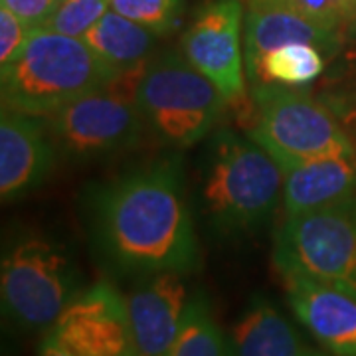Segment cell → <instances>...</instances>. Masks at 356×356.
<instances>
[{
  "label": "cell",
  "mask_w": 356,
  "mask_h": 356,
  "mask_svg": "<svg viewBox=\"0 0 356 356\" xmlns=\"http://www.w3.org/2000/svg\"><path fill=\"white\" fill-rule=\"evenodd\" d=\"M248 8L285 10L315 24L344 32L356 22V0H245Z\"/></svg>",
  "instance_id": "ffe728a7"
},
{
  "label": "cell",
  "mask_w": 356,
  "mask_h": 356,
  "mask_svg": "<svg viewBox=\"0 0 356 356\" xmlns=\"http://www.w3.org/2000/svg\"><path fill=\"white\" fill-rule=\"evenodd\" d=\"M344 32L325 28L307 20L303 16L285 13V10H261L248 8L243 20V58L245 74H254L259 60L267 51L275 50L285 44L307 42L325 51L334 60L344 46Z\"/></svg>",
  "instance_id": "5bb4252c"
},
{
  "label": "cell",
  "mask_w": 356,
  "mask_h": 356,
  "mask_svg": "<svg viewBox=\"0 0 356 356\" xmlns=\"http://www.w3.org/2000/svg\"><path fill=\"white\" fill-rule=\"evenodd\" d=\"M252 107L248 137L266 149L283 172L318 159L356 154V139L341 119L305 89L252 86Z\"/></svg>",
  "instance_id": "277c9868"
},
{
  "label": "cell",
  "mask_w": 356,
  "mask_h": 356,
  "mask_svg": "<svg viewBox=\"0 0 356 356\" xmlns=\"http://www.w3.org/2000/svg\"><path fill=\"white\" fill-rule=\"evenodd\" d=\"M329 62L331 58L313 44H285L267 51L259 60L254 74L248 77V81L252 86L275 83L285 88L305 89L325 74Z\"/></svg>",
  "instance_id": "ac0fdd59"
},
{
  "label": "cell",
  "mask_w": 356,
  "mask_h": 356,
  "mask_svg": "<svg viewBox=\"0 0 356 356\" xmlns=\"http://www.w3.org/2000/svg\"><path fill=\"white\" fill-rule=\"evenodd\" d=\"M166 356H229V341L204 291H194L177 343Z\"/></svg>",
  "instance_id": "d6986e66"
},
{
  "label": "cell",
  "mask_w": 356,
  "mask_h": 356,
  "mask_svg": "<svg viewBox=\"0 0 356 356\" xmlns=\"http://www.w3.org/2000/svg\"><path fill=\"white\" fill-rule=\"evenodd\" d=\"M44 339L74 356H135L125 295L103 280L79 293Z\"/></svg>",
  "instance_id": "30bf717a"
},
{
  "label": "cell",
  "mask_w": 356,
  "mask_h": 356,
  "mask_svg": "<svg viewBox=\"0 0 356 356\" xmlns=\"http://www.w3.org/2000/svg\"><path fill=\"white\" fill-rule=\"evenodd\" d=\"M341 62V72L343 74H356V36L355 38L344 40V46L341 54L334 58Z\"/></svg>",
  "instance_id": "484cf974"
},
{
  "label": "cell",
  "mask_w": 356,
  "mask_h": 356,
  "mask_svg": "<svg viewBox=\"0 0 356 356\" xmlns=\"http://www.w3.org/2000/svg\"><path fill=\"white\" fill-rule=\"evenodd\" d=\"M2 6L13 10L24 24L40 28L51 18L64 0H0Z\"/></svg>",
  "instance_id": "d4e9b609"
},
{
  "label": "cell",
  "mask_w": 356,
  "mask_h": 356,
  "mask_svg": "<svg viewBox=\"0 0 356 356\" xmlns=\"http://www.w3.org/2000/svg\"><path fill=\"white\" fill-rule=\"evenodd\" d=\"M86 200L89 238L111 273L137 280L198 269L200 248L178 153L91 186Z\"/></svg>",
  "instance_id": "6da1fadb"
},
{
  "label": "cell",
  "mask_w": 356,
  "mask_h": 356,
  "mask_svg": "<svg viewBox=\"0 0 356 356\" xmlns=\"http://www.w3.org/2000/svg\"><path fill=\"white\" fill-rule=\"evenodd\" d=\"M192 293L184 273L137 277L125 293L135 356H166L182 331Z\"/></svg>",
  "instance_id": "8fae6325"
},
{
  "label": "cell",
  "mask_w": 356,
  "mask_h": 356,
  "mask_svg": "<svg viewBox=\"0 0 356 356\" xmlns=\"http://www.w3.org/2000/svg\"><path fill=\"white\" fill-rule=\"evenodd\" d=\"M321 99L331 107L356 139V74H343L341 79L331 81L329 88L323 89Z\"/></svg>",
  "instance_id": "603a6c76"
},
{
  "label": "cell",
  "mask_w": 356,
  "mask_h": 356,
  "mask_svg": "<svg viewBox=\"0 0 356 356\" xmlns=\"http://www.w3.org/2000/svg\"><path fill=\"white\" fill-rule=\"evenodd\" d=\"M137 102L145 125L170 149H188L212 135L226 99L182 56L166 50L140 72Z\"/></svg>",
  "instance_id": "8992f818"
},
{
  "label": "cell",
  "mask_w": 356,
  "mask_h": 356,
  "mask_svg": "<svg viewBox=\"0 0 356 356\" xmlns=\"http://www.w3.org/2000/svg\"><path fill=\"white\" fill-rule=\"evenodd\" d=\"M355 36H356V22L346 30V38H355Z\"/></svg>",
  "instance_id": "83f0119b"
},
{
  "label": "cell",
  "mask_w": 356,
  "mask_h": 356,
  "mask_svg": "<svg viewBox=\"0 0 356 356\" xmlns=\"http://www.w3.org/2000/svg\"><path fill=\"white\" fill-rule=\"evenodd\" d=\"M107 10L109 0H64L44 28L81 38Z\"/></svg>",
  "instance_id": "7402d4cb"
},
{
  "label": "cell",
  "mask_w": 356,
  "mask_h": 356,
  "mask_svg": "<svg viewBox=\"0 0 356 356\" xmlns=\"http://www.w3.org/2000/svg\"><path fill=\"white\" fill-rule=\"evenodd\" d=\"M287 303L331 356H356V295L299 275H280Z\"/></svg>",
  "instance_id": "4fadbf2b"
},
{
  "label": "cell",
  "mask_w": 356,
  "mask_h": 356,
  "mask_svg": "<svg viewBox=\"0 0 356 356\" xmlns=\"http://www.w3.org/2000/svg\"><path fill=\"white\" fill-rule=\"evenodd\" d=\"M109 8L149 28L161 38L178 26L184 0H109Z\"/></svg>",
  "instance_id": "44dd1931"
},
{
  "label": "cell",
  "mask_w": 356,
  "mask_h": 356,
  "mask_svg": "<svg viewBox=\"0 0 356 356\" xmlns=\"http://www.w3.org/2000/svg\"><path fill=\"white\" fill-rule=\"evenodd\" d=\"M38 356H74L70 353L62 350L60 346H56L54 343H50L48 339H42V343L38 346Z\"/></svg>",
  "instance_id": "4316f807"
},
{
  "label": "cell",
  "mask_w": 356,
  "mask_h": 356,
  "mask_svg": "<svg viewBox=\"0 0 356 356\" xmlns=\"http://www.w3.org/2000/svg\"><path fill=\"white\" fill-rule=\"evenodd\" d=\"M81 38L34 28L22 51L0 70L2 109L48 117L117 79Z\"/></svg>",
  "instance_id": "3957f363"
},
{
  "label": "cell",
  "mask_w": 356,
  "mask_h": 356,
  "mask_svg": "<svg viewBox=\"0 0 356 356\" xmlns=\"http://www.w3.org/2000/svg\"><path fill=\"white\" fill-rule=\"evenodd\" d=\"M242 0H210L196 13L180 38V51L206 76L228 103L245 97V58Z\"/></svg>",
  "instance_id": "9c48e42d"
},
{
  "label": "cell",
  "mask_w": 356,
  "mask_h": 356,
  "mask_svg": "<svg viewBox=\"0 0 356 356\" xmlns=\"http://www.w3.org/2000/svg\"><path fill=\"white\" fill-rule=\"evenodd\" d=\"M140 72L117 77L44 117L56 151L70 161H95L135 149L147 127L137 102Z\"/></svg>",
  "instance_id": "ba28073f"
},
{
  "label": "cell",
  "mask_w": 356,
  "mask_h": 356,
  "mask_svg": "<svg viewBox=\"0 0 356 356\" xmlns=\"http://www.w3.org/2000/svg\"><path fill=\"white\" fill-rule=\"evenodd\" d=\"M56 163V145L40 117L2 109L0 194L4 202L38 188Z\"/></svg>",
  "instance_id": "7c38bea8"
},
{
  "label": "cell",
  "mask_w": 356,
  "mask_h": 356,
  "mask_svg": "<svg viewBox=\"0 0 356 356\" xmlns=\"http://www.w3.org/2000/svg\"><path fill=\"white\" fill-rule=\"evenodd\" d=\"M273 266L356 295V196L285 216L275 234Z\"/></svg>",
  "instance_id": "52a82bcc"
},
{
  "label": "cell",
  "mask_w": 356,
  "mask_h": 356,
  "mask_svg": "<svg viewBox=\"0 0 356 356\" xmlns=\"http://www.w3.org/2000/svg\"><path fill=\"white\" fill-rule=\"evenodd\" d=\"M83 289L74 257L56 240L24 234L4 250L0 299L14 329L46 332Z\"/></svg>",
  "instance_id": "5b68a950"
},
{
  "label": "cell",
  "mask_w": 356,
  "mask_h": 356,
  "mask_svg": "<svg viewBox=\"0 0 356 356\" xmlns=\"http://www.w3.org/2000/svg\"><path fill=\"white\" fill-rule=\"evenodd\" d=\"M156 34L115 10H107L81 36L103 64L117 76L140 72L156 44Z\"/></svg>",
  "instance_id": "e0dca14e"
},
{
  "label": "cell",
  "mask_w": 356,
  "mask_h": 356,
  "mask_svg": "<svg viewBox=\"0 0 356 356\" xmlns=\"http://www.w3.org/2000/svg\"><path fill=\"white\" fill-rule=\"evenodd\" d=\"M34 28L24 24L13 10L0 6V65H8L22 51Z\"/></svg>",
  "instance_id": "cb8c5ba5"
},
{
  "label": "cell",
  "mask_w": 356,
  "mask_h": 356,
  "mask_svg": "<svg viewBox=\"0 0 356 356\" xmlns=\"http://www.w3.org/2000/svg\"><path fill=\"white\" fill-rule=\"evenodd\" d=\"M356 196V154L318 159L285 172V216Z\"/></svg>",
  "instance_id": "2e32d148"
},
{
  "label": "cell",
  "mask_w": 356,
  "mask_h": 356,
  "mask_svg": "<svg viewBox=\"0 0 356 356\" xmlns=\"http://www.w3.org/2000/svg\"><path fill=\"white\" fill-rule=\"evenodd\" d=\"M229 356H331L297 332L266 295H254L228 334Z\"/></svg>",
  "instance_id": "9a60e30c"
},
{
  "label": "cell",
  "mask_w": 356,
  "mask_h": 356,
  "mask_svg": "<svg viewBox=\"0 0 356 356\" xmlns=\"http://www.w3.org/2000/svg\"><path fill=\"white\" fill-rule=\"evenodd\" d=\"M283 168L255 140L229 129L208 137L196 196L214 232L243 236L264 228L283 198Z\"/></svg>",
  "instance_id": "7a4b0ae2"
}]
</instances>
